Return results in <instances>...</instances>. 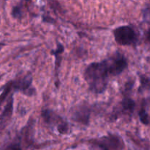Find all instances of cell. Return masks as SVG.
I'll use <instances>...</instances> for the list:
<instances>
[{
    "mask_svg": "<svg viewBox=\"0 0 150 150\" xmlns=\"http://www.w3.org/2000/svg\"><path fill=\"white\" fill-rule=\"evenodd\" d=\"M84 75L91 91L95 93L105 91L110 75L105 60L91 63L86 68Z\"/></svg>",
    "mask_w": 150,
    "mask_h": 150,
    "instance_id": "cell-1",
    "label": "cell"
},
{
    "mask_svg": "<svg viewBox=\"0 0 150 150\" xmlns=\"http://www.w3.org/2000/svg\"><path fill=\"white\" fill-rule=\"evenodd\" d=\"M113 36L116 43L122 46L136 44L138 36L133 28L129 26H121L113 30Z\"/></svg>",
    "mask_w": 150,
    "mask_h": 150,
    "instance_id": "cell-2",
    "label": "cell"
},
{
    "mask_svg": "<svg viewBox=\"0 0 150 150\" xmlns=\"http://www.w3.org/2000/svg\"><path fill=\"white\" fill-rule=\"evenodd\" d=\"M101 150H123L124 141L119 135L109 134L98 140L96 143Z\"/></svg>",
    "mask_w": 150,
    "mask_h": 150,
    "instance_id": "cell-3",
    "label": "cell"
},
{
    "mask_svg": "<svg viewBox=\"0 0 150 150\" xmlns=\"http://www.w3.org/2000/svg\"><path fill=\"white\" fill-rule=\"evenodd\" d=\"M105 62L108 66L110 74L112 76L120 74L127 67V59L125 56L119 53L105 60Z\"/></svg>",
    "mask_w": 150,
    "mask_h": 150,
    "instance_id": "cell-4",
    "label": "cell"
},
{
    "mask_svg": "<svg viewBox=\"0 0 150 150\" xmlns=\"http://www.w3.org/2000/svg\"><path fill=\"white\" fill-rule=\"evenodd\" d=\"M42 117L49 125H56L57 131L60 134H66L69 131V125L67 122L52 111L50 110H44L42 111Z\"/></svg>",
    "mask_w": 150,
    "mask_h": 150,
    "instance_id": "cell-5",
    "label": "cell"
},
{
    "mask_svg": "<svg viewBox=\"0 0 150 150\" xmlns=\"http://www.w3.org/2000/svg\"><path fill=\"white\" fill-rule=\"evenodd\" d=\"M33 77L31 75H25L24 77L18 79L16 81H13V88L15 91H21L29 96L34 94V88L32 87Z\"/></svg>",
    "mask_w": 150,
    "mask_h": 150,
    "instance_id": "cell-6",
    "label": "cell"
},
{
    "mask_svg": "<svg viewBox=\"0 0 150 150\" xmlns=\"http://www.w3.org/2000/svg\"><path fill=\"white\" fill-rule=\"evenodd\" d=\"M74 119L76 122L88 125L91 116V110L87 106H80L74 112Z\"/></svg>",
    "mask_w": 150,
    "mask_h": 150,
    "instance_id": "cell-7",
    "label": "cell"
},
{
    "mask_svg": "<svg viewBox=\"0 0 150 150\" xmlns=\"http://www.w3.org/2000/svg\"><path fill=\"white\" fill-rule=\"evenodd\" d=\"M13 111V95H11L8 103L5 105V109L2 111V114L0 115V128H3L4 127L6 126L10 119H11Z\"/></svg>",
    "mask_w": 150,
    "mask_h": 150,
    "instance_id": "cell-8",
    "label": "cell"
},
{
    "mask_svg": "<svg viewBox=\"0 0 150 150\" xmlns=\"http://www.w3.org/2000/svg\"><path fill=\"white\" fill-rule=\"evenodd\" d=\"M135 106V102L129 97H125L122 102V109L125 112H132Z\"/></svg>",
    "mask_w": 150,
    "mask_h": 150,
    "instance_id": "cell-9",
    "label": "cell"
},
{
    "mask_svg": "<svg viewBox=\"0 0 150 150\" xmlns=\"http://www.w3.org/2000/svg\"><path fill=\"white\" fill-rule=\"evenodd\" d=\"M13 89V81L9 82V83H7L5 86H3V88H2V93L0 94V106L2 105L5 100L6 99V98L8 97V96L9 95V93H11V91Z\"/></svg>",
    "mask_w": 150,
    "mask_h": 150,
    "instance_id": "cell-10",
    "label": "cell"
},
{
    "mask_svg": "<svg viewBox=\"0 0 150 150\" xmlns=\"http://www.w3.org/2000/svg\"><path fill=\"white\" fill-rule=\"evenodd\" d=\"M139 118L141 122H142L144 125H148L149 122V116L148 114H147L145 108H142L141 109L139 112Z\"/></svg>",
    "mask_w": 150,
    "mask_h": 150,
    "instance_id": "cell-11",
    "label": "cell"
},
{
    "mask_svg": "<svg viewBox=\"0 0 150 150\" xmlns=\"http://www.w3.org/2000/svg\"><path fill=\"white\" fill-rule=\"evenodd\" d=\"M12 16L14 18H21V10L18 6H16L12 10Z\"/></svg>",
    "mask_w": 150,
    "mask_h": 150,
    "instance_id": "cell-12",
    "label": "cell"
},
{
    "mask_svg": "<svg viewBox=\"0 0 150 150\" xmlns=\"http://www.w3.org/2000/svg\"><path fill=\"white\" fill-rule=\"evenodd\" d=\"M5 150H22V148L18 143H13L8 146Z\"/></svg>",
    "mask_w": 150,
    "mask_h": 150,
    "instance_id": "cell-13",
    "label": "cell"
},
{
    "mask_svg": "<svg viewBox=\"0 0 150 150\" xmlns=\"http://www.w3.org/2000/svg\"><path fill=\"white\" fill-rule=\"evenodd\" d=\"M147 36H148L149 41H150V29H149V31H148V35H147Z\"/></svg>",
    "mask_w": 150,
    "mask_h": 150,
    "instance_id": "cell-14",
    "label": "cell"
},
{
    "mask_svg": "<svg viewBox=\"0 0 150 150\" xmlns=\"http://www.w3.org/2000/svg\"><path fill=\"white\" fill-rule=\"evenodd\" d=\"M1 48H2V46L0 45V50H1Z\"/></svg>",
    "mask_w": 150,
    "mask_h": 150,
    "instance_id": "cell-15",
    "label": "cell"
}]
</instances>
